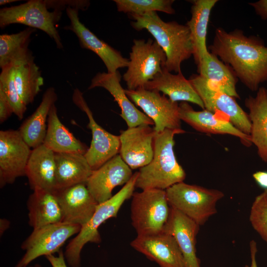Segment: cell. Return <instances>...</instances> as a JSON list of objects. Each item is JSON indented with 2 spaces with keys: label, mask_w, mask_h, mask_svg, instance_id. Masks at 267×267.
Returning <instances> with one entry per match:
<instances>
[{
  "label": "cell",
  "mask_w": 267,
  "mask_h": 267,
  "mask_svg": "<svg viewBox=\"0 0 267 267\" xmlns=\"http://www.w3.org/2000/svg\"><path fill=\"white\" fill-rule=\"evenodd\" d=\"M211 53L229 65L235 76L251 90L267 81V47L260 38L247 37L240 30H216Z\"/></svg>",
  "instance_id": "6da1fadb"
},
{
  "label": "cell",
  "mask_w": 267,
  "mask_h": 267,
  "mask_svg": "<svg viewBox=\"0 0 267 267\" xmlns=\"http://www.w3.org/2000/svg\"><path fill=\"white\" fill-rule=\"evenodd\" d=\"M130 16L134 20L133 28L137 31L147 30L162 48L166 56L165 68L170 72H181L182 62L194 53L188 26L176 21L165 22L155 11Z\"/></svg>",
  "instance_id": "7a4b0ae2"
},
{
  "label": "cell",
  "mask_w": 267,
  "mask_h": 267,
  "mask_svg": "<svg viewBox=\"0 0 267 267\" xmlns=\"http://www.w3.org/2000/svg\"><path fill=\"white\" fill-rule=\"evenodd\" d=\"M181 129H166L155 132L154 154L151 162L137 172L135 187L145 190H166L171 186L183 181L186 174L176 158L174 136L184 133Z\"/></svg>",
  "instance_id": "3957f363"
},
{
  "label": "cell",
  "mask_w": 267,
  "mask_h": 267,
  "mask_svg": "<svg viewBox=\"0 0 267 267\" xmlns=\"http://www.w3.org/2000/svg\"><path fill=\"white\" fill-rule=\"evenodd\" d=\"M137 174V172L134 173L130 180L111 198L98 204L90 219L81 226L77 235L67 245L64 254L70 267H80L81 251L87 243L101 241L99 226L107 220L116 218L124 203L132 197Z\"/></svg>",
  "instance_id": "277c9868"
},
{
  "label": "cell",
  "mask_w": 267,
  "mask_h": 267,
  "mask_svg": "<svg viewBox=\"0 0 267 267\" xmlns=\"http://www.w3.org/2000/svg\"><path fill=\"white\" fill-rule=\"evenodd\" d=\"M170 207L178 211L199 225H204L217 212L218 202L224 193L218 189L177 183L166 190Z\"/></svg>",
  "instance_id": "5b68a950"
},
{
  "label": "cell",
  "mask_w": 267,
  "mask_h": 267,
  "mask_svg": "<svg viewBox=\"0 0 267 267\" xmlns=\"http://www.w3.org/2000/svg\"><path fill=\"white\" fill-rule=\"evenodd\" d=\"M165 190H142L134 192L131 206L132 224L137 235L162 231L170 213Z\"/></svg>",
  "instance_id": "8992f818"
},
{
  "label": "cell",
  "mask_w": 267,
  "mask_h": 267,
  "mask_svg": "<svg viewBox=\"0 0 267 267\" xmlns=\"http://www.w3.org/2000/svg\"><path fill=\"white\" fill-rule=\"evenodd\" d=\"M127 71L123 78L127 89L144 88L165 67L166 56L157 43L151 39L134 40Z\"/></svg>",
  "instance_id": "52a82bcc"
},
{
  "label": "cell",
  "mask_w": 267,
  "mask_h": 267,
  "mask_svg": "<svg viewBox=\"0 0 267 267\" xmlns=\"http://www.w3.org/2000/svg\"><path fill=\"white\" fill-rule=\"evenodd\" d=\"M62 14L60 10L49 11L43 0H30L18 5L0 9V27L20 24L40 29L54 41L58 48L61 49L63 44L56 25Z\"/></svg>",
  "instance_id": "ba28073f"
},
{
  "label": "cell",
  "mask_w": 267,
  "mask_h": 267,
  "mask_svg": "<svg viewBox=\"0 0 267 267\" xmlns=\"http://www.w3.org/2000/svg\"><path fill=\"white\" fill-rule=\"evenodd\" d=\"M81 228L80 225L63 222L33 229L21 244L25 253L15 267H26L37 258L58 252L65 242L78 234Z\"/></svg>",
  "instance_id": "9c48e42d"
},
{
  "label": "cell",
  "mask_w": 267,
  "mask_h": 267,
  "mask_svg": "<svg viewBox=\"0 0 267 267\" xmlns=\"http://www.w3.org/2000/svg\"><path fill=\"white\" fill-rule=\"evenodd\" d=\"M189 80L202 101L205 109L222 115L239 131L250 135L251 122L248 115L235 98L223 92L199 74L192 75Z\"/></svg>",
  "instance_id": "30bf717a"
},
{
  "label": "cell",
  "mask_w": 267,
  "mask_h": 267,
  "mask_svg": "<svg viewBox=\"0 0 267 267\" xmlns=\"http://www.w3.org/2000/svg\"><path fill=\"white\" fill-rule=\"evenodd\" d=\"M125 91L130 100L153 121L155 132L181 129L178 102L161 95L158 91L143 88L135 90L125 89Z\"/></svg>",
  "instance_id": "8fae6325"
},
{
  "label": "cell",
  "mask_w": 267,
  "mask_h": 267,
  "mask_svg": "<svg viewBox=\"0 0 267 267\" xmlns=\"http://www.w3.org/2000/svg\"><path fill=\"white\" fill-rule=\"evenodd\" d=\"M72 100L86 114L89 119L88 127L91 132L92 139L90 146L84 155L93 171L119 153L120 137L108 132L97 123L83 93L78 89L74 90Z\"/></svg>",
  "instance_id": "7c38bea8"
},
{
  "label": "cell",
  "mask_w": 267,
  "mask_h": 267,
  "mask_svg": "<svg viewBox=\"0 0 267 267\" xmlns=\"http://www.w3.org/2000/svg\"><path fill=\"white\" fill-rule=\"evenodd\" d=\"M32 150L18 130L0 131V188L25 176Z\"/></svg>",
  "instance_id": "4fadbf2b"
},
{
  "label": "cell",
  "mask_w": 267,
  "mask_h": 267,
  "mask_svg": "<svg viewBox=\"0 0 267 267\" xmlns=\"http://www.w3.org/2000/svg\"><path fill=\"white\" fill-rule=\"evenodd\" d=\"M66 11L70 24L64 29L75 34L82 48L91 50L100 57L106 67L107 73H115L118 69L128 67L129 62L128 58L99 39L80 21L78 9L68 7L66 8Z\"/></svg>",
  "instance_id": "5bb4252c"
},
{
  "label": "cell",
  "mask_w": 267,
  "mask_h": 267,
  "mask_svg": "<svg viewBox=\"0 0 267 267\" xmlns=\"http://www.w3.org/2000/svg\"><path fill=\"white\" fill-rule=\"evenodd\" d=\"M155 131L148 125H141L122 131L119 135V155L131 169L148 164L154 154Z\"/></svg>",
  "instance_id": "9a60e30c"
},
{
  "label": "cell",
  "mask_w": 267,
  "mask_h": 267,
  "mask_svg": "<svg viewBox=\"0 0 267 267\" xmlns=\"http://www.w3.org/2000/svg\"><path fill=\"white\" fill-rule=\"evenodd\" d=\"M133 174L132 169L117 154L98 169L92 171L86 183L87 187L98 204L112 197V190L126 184Z\"/></svg>",
  "instance_id": "2e32d148"
},
{
  "label": "cell",
  "mask_w": 267,
  "mask_h": 267,
  "mask_svg": "<svg viewBox=\"0 0 267 267\" xmlns=\"http://www.w3.org/2000/svg\"><path fill=\"white\" fill-rule=\"evenodd\" d=\"M131 246L160 267H185L183 256L176 240L164 231L137 235Z\"/></svg>",
  "instance_id": "e0dca14e"
},
{
  "label": "cell",
  "mask_w": 267,
  "mask_h": 267,
  "mask_svg": "<svg viewBox=\"0 0 267 267\" xmlns=\"http://www.w3.org/2000/svg\"><path fill=\"white\" fill-rule=\"evenodd\" d=\"M63 215V222L80 225L90 219L98 203L86 183H79L55 190Z\"/></svg>",
  "instance_id": "ac0fdd59"
},
{
  "label": "cell",
  "mask_w": 267,
  "mask_h": 267,
  "mask_svg": "<svg viewBox=\"0 0 267 267\" xmlns=\"http://www.w3.org/2000/svg\"><path fill=\"white\" fill-rule=\"evenodd\" d=\"M200 225L171 207L169 219L162 231L176 240L183 256L185 267H201L196 255V236Z\"/></svg>",
  "instance_id": "d6986e66"
},
{
  "label": "cell",
  "mask_w": 267,
  "mask_h": 267,
  "mask_svg": "<svg viewBox=\"0 0 267 267\" xmlns=\"http://www.w3.org/2000/svg\"><path fill=\"white\" fill-rule=\"evenodd\" d=\"M181 120L197 131L212 134H227L238 137L241 143L249 147L252 145L250 135L237 129L226 119L206 109L195 111L187 102L179 104Z\"/></svg>",
  "instance_id": "ffe728a7"
},
{
  "label": "cell",
  "mask_w": 267,
  "mask_h": 267,
  "mask_svg": "<svg viewBox=\"0 0 267 267\" xmlns=\"http://www.w3.org/2000/svg\"><path fill=\"white\" fill-rule=\"evenodd\" d=\"M121 75L118 71L113 74L98 73L91 81L88 89L101 87L106 89L114 97L121 109V117L128 128L141 125H154L153 121L135 106L125 93L121 84Z\"/></svg>",
  "instance_id": "44dd1931"
},
{
  "label": "cell",
  "mask_w": 267,
  "mask_h": 267,
  "mask_svg": "<svg viewBox=\"0 0 267 267\" xmlns=\"http://www.w3.org/2000/svg\"><path fill=\"white\" fill-rule=\"evenodd\" d=\"M33 190H56L54 152L44 144L32 149L25 171Z\"/></svg>",
  "instance_id": "7402d4cb"
},
{
  "label": "cell",
  "mask_w": 267,
  "mask_h": 267,
  "mask_svg": "<svg viewBox=\"0 0 267 267\" xmlns=\"http://www.w3.org/2000/svg\"><path fill=\"white\" fill-rule=\"evenodd\" d=\"M143 88L162 92L174 102H189L205 109L202 101L191 82L184 77L181 72L173 74L164 67Z\"/></svg>",
  "instance_id": "603a6c76"
},
{
  "label": "cell",
  "mask_w": 267,
  "mask_h": 267,
  "mask_svg": "<svg viewBox=\"0 0 267 267\" xmlns=\"http://www.w3.org/2000/svg\"><path fill=\"white\" fill-rule=\"evenodd\" d=\"M27 205L29 224L33 229L63 221L62 210L55 190H33Z\"/></svg>",
  "instance_id": "cb8c5ba5"
},
{
  "label": "cell",
  "mask_w": 267,
  "mask_h": 267,
  "mask_svg": "<svg viewBox=\"0 0 267 267\" xmlns=\"http://www.w3.org/2000/svg\"><path fill=\"white\" fill-rule=\"evenodd\" d=\"M251 122L250 137L260 158L267 163V89L259 88L255 96L245 100Z\"/></svg>",
  "instance_id": "d4e9b609"
},
{
  "label": "cell",
  "mask_w": 267,
  "mask_h": 267,
  "mask_svg": "<svg viewBox=\"0 0 267 267\" xmlns=\"http://www.w3.org/2000/svg\"><path fill=\"white\" fill-rule=\"evenodd\" d=\"M57 100V95L55 89L53 87L47 89L43 94L39 106L22 123L18 130L31 148H35L44 143L47 131L46 123L49 112Z\"/></svg>",
  "instance_id": "484cf974"
},
{
  "label": "cell",
  "mask_w": 267,
  "mask_h": 267,
  "mask_svg": "<svg viewBox=\"0 0 267 267\" xmlns=\"http://www.w3.org/2000/svg\"><path fill=\"white\" fill-rule=\"evenodd\" d=\"M34 28L27 27L15 34L0 35V67H14L34 62V57L28 48Z\"/></svg>",
  "instance_id": "4316f807"
},
{
  "label": "cell",
  "mask_w": 267,
  "mask_h": 267,
  "mask_svg": "<svg viewBox=\"0 0 267 267\" xmlns=\"http://www.w3.org/2000/svg\"><path fill=\"white\" fill-rule=\"evenodd\" d=\"M54 156L56 189L87 183L93 170L84 154L54 152Z\"/></svg>",
  "instance_id": "83f0119b"
},
{
  "label": "cell",
  "mask_w": 267,
  "mask_h": 267,
  "mask_svg": "<svg viewBox=\"0 0 267 267\" xmlns=\"http://www.w3.org/2000/svg\"><path fill=\"white\" fill-rule=\"evenodd\" d=\"M218 1L217 0L191 1V17L186 25L190 30L194 49L193 55L197 66L209 52L206 45L207 27L211 10Z\"/></svg>",
  "instance_id": "f1b7e54d"
},
{
  "label": "cell",
  "mask_w": 267,
  "mask_h": 267,
  "mask_svg": "<svg viewBox=\"0 0 267 267\" xmlns=\"http://www.w3.org/2000/svg\"><path fill=\"white\" fill-rule=\"evenodd\" d=\"M47 122V131L43 143L45 146L55 153H86L89 148L61 123L55 104L49 111Z\"/></svg>",
  "instance_id": "f546056e"
},
{
  "label": "cell",
  "mask_w": 267,
  "mask_h": 267,
  "mask_svg": "<svg viewBox=\"0 0 267 267\" xmlns=\"http://www.w3.org/2000/svg\"><path fill=\"white\" fill-rule=\"evenodd\" d=\"M199 75L223 92L239 98L236 89V76L230 67L209 51L197 66Z\"/></svg>",
  "instance_id": "4dcf8cb0"
},
{
  "label": "cell",
  "mask_w": 267,
  "mask_h": 267,
  "mask_svg": "<svg viewBox=\"0 0 267 267\" xmlns=\"http://www.w3.org/2000/svg\"><path fill=\"white\" fill-rule=\"evenodd\" d=\"M14 68V79L18 94L27 106L34 101L39 93L44 84V79L34 62Z\"/></svg>",
  "instance_id": "1f68e13d"
},
{
  "label": "cell",
  "mask_w": 267,
  "mask_h": 267,
  "mask_svg": "<svg viewBox=\"0 0 267 267\" xmlns=\"http://www.w3.org/2000/svg\"><path fill=\"white\" fill-rule=\"evenodd\" d=\"M117 10L131 15H141L152 11L175 13L174 0H114Z\"/></svg>",
  "instance_id": "d6a6232c"
},
{
  "label": "cell",
  "mask_w": 267,
  "mask_h": 267,
  "mask_svg": "<svg viewBox=\"0 0 267 267\" xmlns=\"http://www.w3.org/2000/svg\"><path fill=\"white\" fill-rule=\"evenodd\" d=\"M15 68L8 66L1 69L0 74V89L11 103L14 114L21 120L27 110V106L21 99L15 84Z\"/></svg>",
  "instance_id": "836d02e7"
},
{
  "label": "cell",
  "mask_w": 267,
  "mask_h": 267,
  "mask_svg": "<svg viewBox=\"0 0 267 267\" xmlns=\"http://www.w3.org/2000/svg\"><path fill=\"white\" fill-rule=\"evenodd\" d=\"M249 221L254 229L267 243V190L255 197L251 207Z\"/></svg>",
  "instance_id": "e575fe53"
},
{
  "label": "cell",
  "mask_w": 267,
  "mask_h": 267,
  "mask_svg": "<svg viewBox=\"0 0 267 267\" xmlns=\"http://www.w3.org/2000/svg\"><path fill=\"white\" fill-rule=\"evenodd\" d=\"M44 1L48 9L53 8L54 10L60 11L65 7L85 10L89 5V1L88 0H44Z\"/></svg>",
  "instance_id": "d590c367"
},
{
  "label": "cell",
  "mask_w": 267,
  "mask_h": 267,
  "mask_svg": "<svg viewBox=\"0 0 267 267\" xmlns=\"http://www.w3.org/2000/svg\"><path fill=\"white\" fill-rule=\"evenodd\" d=\"M13 113V109L11 103L0 89V123H4Z\"/></svg>",
  "instance_id": "8d00e7d4"
},
{
  "label": "cell",
  "mask_w": 267,
  "mask_h": 267,
  "mask_svg": "<svg viewBox=\"0 0 267 267\" xmlns=\"http://www.w3.org/2000/svg\"><path fill=\"white\" fill-rule=\"evenodd\" d=\"M58 253V255L55 256L50 255L45 256L46 259L50 264L52 267H67L66 263L64 254L62 250Z\"/></svg>",
  "instance_id": "74e56055"
},
{
  "label": "cell",
  "mask_w": 267,
  "mask_h": 267,
  "mask_svg": "<svg viewBox=\"0 0 267 267\" xmlns=\"http://www.w3.org/2000/svg\"><path fill=\"white\" fill-rule=\"evenodd\" d=\"M249 4L254 7L256 13L262 19H267V0H260Z\"/></svg>",
  "instance_id": "f35d334b"
},
{
  "label": "cell",
  "mask_w": 267,
  "mask_h": 267,
  "mask_svg": "<svg viewBox=\"0 0 267 267\" xmlns=\"http://www.w3.org/2000/svg\"><path fill=\"white\" fill-rule=\"evenodd\" d=\"M257 184L264 190H267V171H258L253 174Z\"/></svg>",
  "instance_id": "ab89813d"
},
{
  "label": "cell",
  "mask_w": 267,
  "mask_h": 267,
  "mask_svg": "<svg viewBox=\"0 0 267 267\" xmlns=\"http://www.w3.org/2000/svg\"><path fill=\"white\" fill-rule=\"evenodd\" d=\"M250 255H251V264L250 266L245 265L244 267H258L256 256L258 252L257 245L254 240H252L249 244Z\"/></svg>",
  "instance_id": "60d3db41"
},
{
  "label": "cell",
  "mask_w": 267,
  "mask_h": 267,
  "mask_svg": "<svg viewBox=\"0 0 267 267\" xmlns=\"http://www.w3.org/2000/svg\"><path fill=\"white\" fill-rule=\"evenodd\" d=\"M10 222L6 219H0V234H2L9 226Z\"/></svg>",
  "instance_id": "b9f144b4"
},
{
  "label": "cell",
  "mask_w": 267,
  "mask_h": 267,
  "mask_svg": "<svg viewBox=\"0 0 267 267\" xmlns=\"http://www.w3.org/2000/svg\"><path fill=\"white\" fill-rule=\"evenodd\" d=\"M19 0H0V5H3L6 4L14 2Z\"/></svg>",
  "instance_id": "7bdbcfd3"
},
{
  "label": "cell",
  "mask_w": 267,
  "mask_h": 267,
  "mask_svg": "<svg viewBox=\"0 0 267 267\" xmlns=\"http://www.w3.org/2000/svg\"><path fill=\"white\" fill-rule=\"evenodd\" d=\"M42 267V266L41 265H40V264H36L34 266H30V267Z\"/></svg>",
  "instance_id": "ee69618b"
}]
</instances>
